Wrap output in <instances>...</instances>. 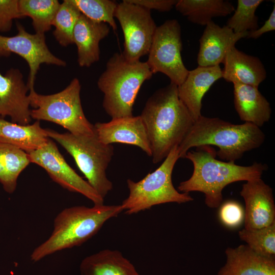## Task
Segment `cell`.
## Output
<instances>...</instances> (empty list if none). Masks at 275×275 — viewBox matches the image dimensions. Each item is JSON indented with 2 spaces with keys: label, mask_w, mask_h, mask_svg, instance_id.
<instances>
[{
  "label": "cell",
  "mask_w": 275,
  "mask_h": 275,
  "mask_svg": "<svg viewBox=\"0 0 275 275\" xmlns=\"http://www.w3.org/2000/svg\"><path fill=\"white\" fill-rule=\"evenodd\" d=\"M30 163L26 152L0 141V183L5 191L15 190L19 175Z\"/></svg>",
  "instance_id": "cell-25"
},
{
  "label": "cell",
  "mask_w": 275,
  "mask_h": 275,
  "mask_svg": "<svg viewBox=\"0 0 275 275\" xmlns=\"http://www.w3.org/2000/svg\"><path fill=\"white\" fill-rule=\"evenodd\" d=\"M234 103L240 119L261 127L270 120L271 109L269 102L258 88L233 84Z\"/></svg>",
  "instance_id": "cell-21"
},
{
  "label": "cell",
  "mask_w": 275,
  "mask_h": 275,
  "mask_svg": "<svg viewBox=\"0 0 275 275\" xmlns=\"http://www.w3.org/2000/svg\"><path fill=\"white\" fill-rule=\"evenodd\" d=\"M263 2V0H238L236 9L226 25L236 33L257 29L259 28L258 17L255 12Z\"/></svg>",
  "instance_id": "cell-29"
},
{
  "label": "cell",
  "mask_w": 275,
  "mask_h": 275,
  "mask_svg": "<svg viewBox=\"0 0 275 275\" xmlns=\"http://www.w3.org/2000/svg\"><path fill=\"white\" fill-rule=\"evenodd\" d=\"M227 262L217 275H275V257L260 254L247 245L228 248Z\"/></svg>",
  "instance_id": "cell-18"
},
{
  "label": "cell",
  "mask_w": 275,
  "mask_h": 275,
  "mask_svg": "<svg viewBox=\"0 0 275 275\" xmlns=\"http://www.w3.org/2000/svg\"><path fill=\"white\" fill-rule=\"evenodd\" d=\"M80 89L79 80L74 78L64 90L55 94L42 95L34 89L30 90V106L34 108L31 110V118L57 124L74 135H95L94 126L82 109Z\"/></svg>",
  "instance_id": "cell-6"
},
{
  "label": "cell",
  "mask_w": 275,
  "mask_h": 275,
  "mask_svg": "<svg viewBox=\"0 0 275 275\" xmlns=\"http://www.w3.org/2000/svg\"><path fill=\"white\" fill-rule=\"evenodd\" d=\"M79 271L80 275H141L121 252L109 249L85 257Z\"/></svg>",
  "instance_id": "cell-23"
},
{
  "label": "cell",
  "mask_w": 275,
  "mask_h": 275,
  "mask_svg": "<svg viewBox=\"0 0 275 275\" xmlns=\"http://www.w3.org/2000/svg\"><path fill=\"white\" fill-rule=\"evenodd\" d=\"M178 146L175 147L162 164L141 180H127L129 195L120 204L125 213L131 215L167 203H185L194 200L188 193H180L174 186L172 175L180 158Z\"/></svg>",
  "instance_id": "cell-8"
},
{
  "label": "cell",
  "mask_w": 275,
  "mask_h": 275,
  "mask_svg": "<svg viewBox=\"0 0 275 275\" xmlns=\"http://www.w3.org/2000/svg\"><path fill=\"white\" fill-rule=\"evenodd\" d=\"M218 216L225 226L234 228L239 227L244 221V211L239 203L229 201L221 206Z\"/></svg>",
  "instance_id": "cell-31"
},
{
  "label": "cell",
  "mask_w": 275,
  "mask_h": 275,
  "mask_svg": "<svg viewBox=\"0 0 275 275\" xmlns=\"http://www.w3.org/2000/svg\"><path fill=\"white\" fill-rule=\"evenodd\" d=\"M94 126L96 134L102 143L135 146L152 156L146 128L140 116L112 119L108 122H98Z\"/></svg>",
  "instance_id": "cell-15"
},
{
  "label": "cell",
  "mask_w": 275,
  "mask_h": 275,
  "mask_svg": "<svg viewBox=\"0 0 275 275\" xmlns=\"http://www.w3.org/2000/svg\"><path fill=\"white\" fill-rule=\"evenodd\" d=\"M114 17L123 33V56L136 61L148 54L157 28L151 10L124 0L118 3Z\"/></svg>",
  "instance_id": "cell-10"
},
{
  "label": "cell",
  "mask_w": 275,
  "mask_h": 275,
  "mask_svg": "<svg viewBox=\"0 0 275 275\" xmlns=\"http://www.w3.org/2000/svg\"><path fill=\"white\" fill-rule=\"evenodd\" d=\"M223 78L232 84L258 88L266 78V71L260 59L238 50L235 46L227 52L223 63Z\"/></svg>",
  "instance_id": "cell-19"
},
{
  "label": "cell",
  "mask_w": 275,
  "mask_h": 275,
  "mask_svg": "<svg viewBox=\"0 0 275 275\" xmlns=\"http://www.w3.org/2000/svg\"><path fill=\"white\" fill-rule=\"evenodd\" d=\"M17 33L13 36L0 34V57H9L15 53L28 64L30 69L27 85L34 89L36 75L41 64L65 66L64 60L54 56L49 49L45 34H31L20 23L17 24Z\"/></svg>",
  "instance_id": "cell-11"
},
{
  "label": "cell",
  "mask_w": 275,
  "mask_h": 275,
  "mask_svg": "<svg viewBox=\"0 0 275 275\" xmlns=\"http://www.w3.org/2000/svg\"><path fill=\"white\" fill-rule=\"evenodd\" d=\"M219 65L210 67L199 66L190 71L178 86V94L194 121L201 115L202 101L205 93L217 80L222 78Z\"/></svg>",
  "instance_id": "cell-17"
},
{
  "label": "cell",
  "mask_w": 275,
  "mask_h": 275,
  "mask_svg": "<svg viewBox=\"0 0 275 275\" xmlns=\"http://www.w3.org/2000/svg\"><path fill=\"white\" fill-rule=\"evenodd\" d=\"M240 239L255 252L267 256H275V222L257 229L239 231Z\"/></svg>",
  "instance_id": "cell-30"
},
{
  "label": "cell",
  "mask_w": 275,
  "mask_h": 275,
  "mask_svg": "<svg viewBox=\"0 0 275 275\" xmlns=\"http://www.w3.org/2000/svg\"><path fill=\"white\" fill-rule=\"evenodd\" d=\"M21 18L18 0H0V33L10 31L13 20Z\"/></svg>",
  "instance_id": "cell-32"
},
{
  "label": "cell",
  "mask_w": 275,
  "mask_h": 275,
  "mask_svg": "<svg viewBox=\"0 0 275 275\" xmlns=\"http://www.w3.org/2000/svg\"><path fill=\"white\" fill-rule=\"evenodd\" d=\"M110 28L107 23L93 21L81 14L73 32L79 66L89 67L99 61V43L108 35Z\"/></svg>",
  "instance_id": "cell-20"
},
{
  "label": "cell",
  "mask_w": 275,
  "mask_h": 275,
  "mask_svg": "<svg viewBox=\"0 0 275 275\" xmlns=\"http://www.w3.org/2000/svg\"><path fill=\"white\" fill-rule=\"evenodd\" d=\"M248 32L236 33L226 25L220 26L213 21L205 26L199 39L197 56L199 66L210 67L222 63L227 51Z\"/></svg>",
  "instance_id": "cell-16"
},
{
  "label": "cell",
  "mask_w": 275,
  "mask_h": 275,
  "mask_svg": "<svg viewBox=\"0 0 275 275\" xmlns=\"http://www.w3.org/2000/svg\"><path fill=\"white\" fill-rule=\"evenodd\" d=\"M275 30V5H273V9L268 19L264 24L257 29L248 32L247 38L257 39L264 34L273 31Z\"/></svg>",
  "instance_id": "cell-34"
},
{
  "label": "cell",
  "mask_w": 275,
  "mask_h": 275,
  "mask_svg": "<svg viewBox=\"0 0 275 275\" xmlns=\"http://www.w3.org/2000/svg\"><path fill=\"white\" fill-rule=\"evenodd\" d=\"M80 15L78 9L69 0H64L60 4L52 26L54 27L53 35L61 46L66 47L73 44V30Z\"/></svg>",
  "instance_id": "cell-27"
},
{
  "label": "cell",
  "mask_w": 275,
  "mask_h": 275,
  "mask_svg": "<svg viewBox=\"0 0 275 275\" xmlns=\"http://www.w3.org/2000/svg\"><path fill=\"white\" fill-rule=\"evenodd\" d=\"M60 5L57 0H18L21 17H30L35 33L41 34L50 30Z\"/></svg>",
  "instance_id": "cell-26"
},
{
  "label": "cell",
  "mask_w": 275,
  "mask_h": 275,
  "mask_svg": "<svg viewBox=\"0 0 275 275\" xmlns=\"http://www.w3.org/2000/svg\"><path fill=\"white\" fill-rule=\"evenodd\" d=\"M80 13L88 18L107 23L116 31L115 12L118 3L111 0H69Z\"/></svg>",
  "instance_id": "cell-28"
},
{
  "label": "cell",
  "mask_w": 275,
  "mask_h": 275,
  "mask_svg": "<svg viewBox=\"0 0 275 275\" xmlns=\"http://www.w3.org/2000/svg\"><path fill=\"white\" fill-rule=\"evenodd\" d=\"M175 7L190 22L205 26L213 18L226 16L235 10L233 4L225 0H178Z\"/></svg>",
  "instance_id": "cell-24"
},
{
  "label": "cell",
  "mask_w": 275,
  "mask_h": 275,
  "mask_svg": "<svg viewBox=\"0 0 275 275\" xmlns=\"http://www.w3.org/2000/svg\"><path fill=\"white\" fill-rule=\"evenodd\" d=\"M122 211L121 205L64 209L54 218L50 235L33 251L31 260L36 262L57 252L81 245L96 234L106 222Z\"/></svg>",
  "instance_id": "cell-4"
},
{
  "label": "cell",
  "mask_w": 275,
  "mask_h": 275,
  "mask_svg": "<svg viewBox=\"0 0 275 275\" xmlns=\"http://www.w3.org/2000/svg\"><path fill=\"white\" fill-rule=\"evenodd\" d=\"M265 134L260 127L250 123L235 124L218 118L201 115L178 147L180 158H185L193 147L215 146L216 155L226 161L235 162L246 152L260 147Z\"/></svg>",
  "instance_id": "cell-3"
},
{
  "label": "cell",
  "mask_w": 275,
  "mask_h": 275,
  "mask_svg": "<svg viewBox=\"0 0 275 275\" xmlns=\"http://www.w3.org/2000/svg\"><path fill=\"white\" fill-rule=\"evenodd\" d=\"M29 89L20 71L12 68L0 72V116H9L11 122L21 125L31 121Z\"/></svg>",
  "instance_id": "cell-13"
},
{
  "label": "cell",
  "mask_w": 275,
  "mask_h": 275,
  "mask_svg": "<svg viewBox=\"0 0 275 275\" xmlns=\"http://www.w3.org/2000/svg\"><path fill=\"white\" fill-rule=\"evenodd\" d=\"M128 1L149 10L154 9L160 12L171 11L177 2L176 0H128Z\"/></svg>",
  "instance_id": "cell-33"
},
{
  "label": "cell",
  "mask_w": 275,
  "mask_h": 275,
  "mask_svg": "<svg viewBox=\"0 0 275 275\" xmlns=\"http://www.w3.org/2000/svg\"><path fill=\"white\" fill-rule=\"evenodd\" d=\"M40 121L32 124L21 125L0 117V141L13 145L26 153L44 146L49 140Z\"/></svg>",
  "instance_id": "cell-22"
},
{
  "label": "cell",
  "mask_w": 275,
  "mask_h": 275,
  "mask_svg": "<svg viewBox=\"0 0 275 275\" xmlns=\"http://www.w3.org/2000/svg\"><path fill=\"white\" fill-rule=\"evenodd\" d=\"M181 29L175 19L157 26L146 62L153 74L163 73L177 86L186 78L189 70L181 57Z\"/></svg>",
  "instance_id": "cell-9"
},
{
  "label": "cell",
  "mask_w": 275,
  "mask_h": 275,
  "mask_svg": "<svg viewBox=\"0 0 275 275\" xmlns=\"http://www.w3.org/2000/svg\"><path fill=\"white\" fill-rule=\"evenodd\" d=\"M153 74L146 62L128 60L122 53H115L108 59L97 86L103 94V107L112 119L133 116L139 90Z\"/></svg>",
  "instance_id": "cell-5"
},
{
  "label": "cell",
  "mask_w": 275,
  "mask_h": 275,
  "mask_svg": "<svg viewBox=\"0 0 275 275\" xmlns=\"http://www.w3.org/2000/svg\"><path fill=\"white\" fill-rule=\"evenodd\" d=\"M27 154L31 163L44 169L50 178L63 188L81 194L94 205L104 204V199L67 163L51 139L41 148Z\"/></svg>",
  "instance_id": "cell-12"
},
{
  "label": "cell",
  "mask_w": 275,
  "mask_h": 275,
  "mask_svg": "<svg viewBox=\"0 0 275 275\" xmlns=\"http://www.w3.org/2000/svg\"><path fill=\"white\" fill-rule=\"evenodd\" d=\"M178 86L171 83L156 91L140 115L147 131L152 161L159 162L179 146L195 122L180 100Z\"/></svg>",
  "instance_id": "cell-1"
},
{
  "label": "cell",
  "mask_w": 275,
  "mask_h": 275,
  "mask_svg": "<svg viewBox=\"0 0 275 275\" xmlns=\"http://www.w3.org/2000/svg\"><path fill=\"white\" fill-rule=\"evenodd\" d=\"M45 130L50 139L57 141L72 156L87 181L104 199L113 187L106 173L114 155L112 144L102 143L96 134L77 135Z\"/></svg>",
  "instance_id": "cell-7"
},
{
  "label": "cell",
  "mask_w": 275,
  "mask_h": 275,
  "mask_svg": "<svg viewBox=\"0 0 275 275\" xmlns=\"http://www.w3.org/2000/svg\"><path fill=\"white\" fill-rule=\"evenodd\" d=\"M216 152L210 146H200L195 151H188L185 158L192 162L193 173L177 187L182 193L196 191L204 193L205 203L211 208L220 206L223 201L222 191L227 185L260 178L268 169L267 164L257 162L243 166L233 161H223L216 158Z\"/></svg>",
  "instance_id": "cell-2"
},
{
  "label": "cell",
  "mask_w": 275,
  "mask_h": 275,
  "mask_svg": "<svg viewBox=\"0 0 275 275\" xmlns=\"http://www.w3.org/2000/svg\"><path fill=\"white\" fill-rule=\"evenodd\" d=\"M240 195L245 202V229H260L275 222L273 190L261 178L246 181Z\"/></svg>",
  "instance_id": "cell-14"
}]
</instances>
